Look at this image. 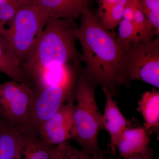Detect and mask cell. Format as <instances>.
<instances>
[{
    "label": "cell",
    "mask_w": 159,
    "mask_h": 159,
    "mask_svg": "<svg viewBox=\"0 0 159 159\" xmlns=\"http://www.w3.org/2000/svg\"><path fill=\"white\" fill-rule=\"evenodd\" d=\"M80 17L76 36L82 48L80 60L85 61L86 67L80 73L93 88L105 87L115 97L119 93L118 77L125 51L117 43V34L104 29L88 7Z\"/></svg>",
    "instance_id": "6da1fadb"
},
{
    "label": "cell",
    "mask_w": 159,
    "mask_h": 159,
    "mask_svg": "<svg viewBox=\"0 0 159 159\" xmlns=\"http://www.w3.org/2000/svg\"><path fill=\"white\" fill-rule=\"evenodd\" d=\"M77 26L74 20L49 18L37 41L26 57L22 68L26 76L44 68L78 63Z\"/></svg>",
    "instance_id": "7a4b0ae2"
},
{
    "label": "cell",
    "mask_w": 159,
    "mask_h": 159,
    "mask_svg": "<svg viewBox=\"0 0 159 159\" xmlns=\"http://www.w3.org/2000/svg\"><path fill=\"white\" fill-rule=\"evenodd\" d=\"M95 89L80 73L75 85L77 105L74 106V117L77 142L84 153L91 156L105 157L107 152L98 145L99 131L104 129L103 115L96 102Z\"/></svg>",
    "instance_id": "3957f363"
},
{
    "label": "cell",
    "mask_w": 159,
    "mask_h": 159,
    "mask_svg": "<svg viewBox=\"0 0 159 159\" xmlns=\"http://www.w3.org/2000/svg\"><path fill=\"white\" fill-rule=\"evenodd\" d=\"M48 18L39 8L35 0H24L11 25L0 35V44L22 64Z\"/></svg>",
    "instance_id": "277c9868"
},
{
    "label": "cell",
    "mask_w": 159,
    "mask_h": 159,
    "mask_svg": "<svg viewBox=\"0 0 159 159\" xmlns=\"http://www.w3.org/2000/svg\"><path fill=\"white\" fill-rule=\"evenodd\" d=\"M139 80L159 88V39L149 43H133L124 52L118 83L129 86Z\"/></svg>",
    "instance_id": "5b68a950"
},
{
    "label": "cell",
    "mask_w": 159,
    "mask_h": 159,
    "mask_svg": "<svg viewBox=\"0 0 159 159\" xmlns=\"http://www.w3.org/2000/svg\"><path fill=\"white\" fill-rule=\"evenodd\" d=\"M35 97L26 82L0 84V115L10 125L27 132Z\"/></svg>",
    "instance_id": "8992f818"
},
{
    "label": "cell",
    "mask_w": 159,
    "mask_h": 159,
    "mask_svg": "<svg viewBox=\"0 0 159 159\" xmlns=\"http://www.w3.org/2000/svg\"><path fill=\"white\" fill-rule=\"evenodd\" d=\"M68 102L63 104L53 116L43 122L39 127L40 139L48 145H59L76 135L73 98L70 97Z\"/></svg>",
    "instance_id": "52a82bcc"
},
{
    "label": "cell",
    "mask_w": 159,
    "mask_h": 159,
    "mask_svg": "<svg viewBox=\"0 0 159 159\" xmlns=\"http://www.w3.org/2000/svg\"><path fill=\"white\" fill-rule=\"evenodd\" d=\"M76 83L50 86L41 90L34 98L29 128L38 130L43 122L53 116L71 96Z\"/></svg>",
    "instance_id": "ba28073f"
},
{
    "label": "cell",
    "mask_w": 159,
    "mask_h": 159,
    "mask_svg": "<svg viewBox=\"0 0 159 159\" xmlns=\"http://www.w3.org/2000/svg\"><path fill=\"white\" fill-rule=\"evenodd\" d=\"M105 94L106 104L103 115L104 129L108 132L110 136V151L114 157L116 152V145L124 131L130 127V120L125 118L120 111L116 101L112 99L110 92L105 87H102Z\"/></svg>",
    "instance_id": "9c48e42d"
},
{
    "label": "cell",
    "mask_w": 159,
    "mask_h": 159,
    "mask_svg": "<svg viewBox=\"0 0 159 159\" xmlns=\"http://www.w3.org/2000/svg\"><path fill=\"white\" fill-rule=\"evenodd\" d=\"M149 135L143 127L126 129L116 145L119 158H127L134 156L152 157L153 152L149 147Z\"/></svg>",
    "instance_id": "30bf717a"
},
{
    "label": "cell",
    "mask_w": 159,
    "mask_h": 159,
    "mask_svg": "<svg viewBox=\"0 0 159 159\" xmlns=\"http://www.w3.org/2000/svg\"><path fill=\"white\" fill-rule=\"evenodd\" d=\"M46 16L51 18L74 20L88 7V0H35Z\"/></svg>",
    "instance_id": "8fae6325"
},
{
    "label": "cell",
    "mask_w": 159,
    "mask_h": 159,
    "mask_svg": "<svg viewBox=\"0 0 159 159\" xmlns=\"http://www.w3.org/2000/svg\"><path fill=\"white\" fill-rule=\"evenodd\" d=\"M25 133L3 119L0 125V159H22Z\"/></svg>",
    "instance_id": "7c38bea8"
},
{
    "label": "cell",
    "mask_w": 159,
    "mask_h": 159,
    "mask_svg": "<svg viewBox=\"0 0 159 159\" xmlns=\"http://www.w3.org/2000/svg\"><path fill=\"white\" fill-rule=\"evenodd\" d=\"M78 70L72 68L69 64L63 65L40 69L30 77L42 90L50 86L76 83Z\"/></svg>",
    "instance_id": "4fadbf2b"
},
{
    "label": "cell",
    "mask_w": 159,
    "mask_h": 159,
    "mask_svg": "<svg viewBox=\"0 0 159 159\" xmlns=\"http://www.w3.org/2000/svg\"><path fill=\"white\" fill-rule=\"evenodd\" d=\"M138 111L144 120L143 127L149 135L158 134L159 129V92L156 89L143 94L138 102Z\"/></svg>",
    "instance_id": "5bb4252c"
},
{
    "label": "cell",
    "mask_w": 159,
    "mask_h": 159,
    "mask_svg": "<svg viewBox=\"0 0 159 159\" xmlns=\"http://www.w3.org/2000/svg\"><path fill=\"white\" fill-rule=\"evenodd\" d=\"M52 147L34 134L25 132L24 136L22 159H49Z\"/></svg>",
    "instance_id": "9a60e30c"
},
{
    "label": "cell",
    "mask_w": 159,
    "mask_h": 159,
    "mask_svg": "<svg viewBox=\"0 0 159 159\" xmlns=\"http://www.w3.org/2000/svg\"><path fill=\"white\" fill-rule=\"evenodd\" d=\"M0 72L9 76L14 81L24 82L27 80L21 63L5 50L1 44Z\"/></svg>",
    "instance_id": "2e32d148"
},
{
    "label": "cell",
    "mask_w": 159,
    "mask_h": 159,
    "mask_svg": "<svg viewBox=\"0 0 159 159\" xmlns=\"http://www.w3.org/2000/svg\"><path fill=\"white\" fill-rule=\"evenodd\" d=\"M132 23L135 32L134 43L150 42L155 35H157L152 24L145 18L139 8L136 10Z\"/></svg>",
    "instance_id": "e0dca14e"
},
{
    "label": "cell",
    "mask_w": 159,
    "mask_h": 159,
    "mask_svg": "<svg viewBox=\"0 0 159 159\" xmlns=\"http://www.w3.org/2000/svg\"><path fill=\"white\" fill-rule=\"evenodd\" d=\"M105 157L89 155L66 141L53 146L49 159H102Z\"/></svg>",
    "instance_id": "ac0fdd59"
},
{
    "label": "cell",
    "mask_w": 159,
    "mask_h": 159,
    "mask_svg": "<svg viewBox=\"0 0 159 159\" xmlns=\"http://www.w3.org/2000/svg\"><path fill=\"white\" fill-rule=\"evenodd\" d=\"M129 0H117L107 11L97 16L99 22L104 29L113 30L122 19L124 7Z\"/></svg>",
    "instance_id": "d6986e66"
},
{
    "label": "cell",
    "mask_w": 159,
    "mask_h": 159,
    "mask_svg": "<svg viewBox=\"0 0 159 159\" xmlns=\"http://www.w3.org/2000/svg\"><path fill=\"white\" fill-rule=\"evenodd\" d=\"M24 0H5L0 3V35L11 25L18 9Z\"/></svg>",
    "instance_id": "ffe728a7"
},
{
    "label": "cell",
    "mask_w": 159,
    "mask_h": 159,
    "mask_svg": "<svg viewBox=\"0 0 159 159\" xmlns=\"http://www.w3.org/2000/svg\"><path fill=\"white\" fill-rule=\"evenodd\" d=\"M139 9L159 34V0H139Z\"/></svg>",
    "instance_id": "44dd1931"
},
{
    "label": "cell",
    "mask_w": 159,
    "mask_h": 159,
    "mask_svg": "<svg viewBox=\"0 0 159 159\" xmlns=\"http://www.w3.org/2000/svg\"><path fill=\"white\" fill-rule=\"evenodd\" d=\"M119 25L116 42L120 48L125 51L132 43L134 42V29L132 23L124 19L121 20Z\"/></svg>",
    "instance_id": "7402d4cb"
},
{
    "label": "cell",
    "mask_w": 159,
    "mask_h": 159,
    "mask_svg": "<svg viewBox=\"0 0 159 159\" xmlns=\"http://www.w3.org/2000/svg\"><path fill=\"white\" fill-rule=\"evenodd\" d=\"M139 8V0H129L124 7L122 19L133 23L135 12Z\"/></svg>",
    "instance_id": "603a6c76"
},
{
    "label": "cell",
    "mask_w": 159,
    "mask_h": 159,
    "mask_svg": "<svg viewBox=\"0 0 159 159\" xmlns=\"http://www.w3.org/2000/svg\"><path fill=\"white\" fill-rule=\"evenodd\" d=\"M117 1V0H98L99 9L97 15H100L107 11L112 6H113Z\"/></svg>",
    "instance_id": "cb8c5ba5"
},
{
    "label": "cell",
    "mask_w": 159,
    "mask_h": 159,
    "mask_svg": "<svg viewBox=\"0 0 159 159\" xmlns=\"http://www.w3.org/2000/svg\"><path fill=\"white\" fill-rule=\"evenodd\" d=\"M123 159H156L152 158L151 157L142 156H134L127 158Z\"/></svg>",
    "instance_id": "d4e9b609"
},
{
    "label": "cell",
    "mask_w": 159,
    "mask_h": 159,
    "mask_svg": "<svg viewBox=\"0 0 159 159\" xmlns=\"http://www.w3.org/2000/svg\"><path fill=\"white\" fill-rule=\"evenodd\" d=\"M114 157L111 156L109 157H106L105 158H104L103 159H121L119 158H113Z\"/></svg>",
    "instance_id": "484cf974"
},
{
    "label": "cell",
    "mask_w": 159,
    "mask_h": 159,
    "mask_svg": "<svg viewBox=\"0 0 159 159\" xmlns=\"http://www.w3.org/2000/svg\"><path fill=\"white\" fill-rule=\"evenodd\" d=\"M3 120V119L2 117V116L0 115V125H1V124H2V121Z\"/></svg>",
    "instance_id": "4316f807"
},
{
    "label": "cell",
    "mask_w": 159,
    "mask_h": 159,
    "mask_svg": "<svg viewBox=\"0 0 159 159\" xmlns=\"http://www.w3.org/2000/svg\"><path fill=\"white\" fill-rule=\"evenodd\" d=\"M5 0H0V3L2 2Z\"/></svg>",
    "instance_id": "83f0119b"
}]
</instances>
